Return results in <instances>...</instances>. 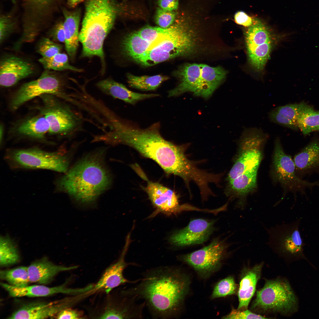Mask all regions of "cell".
<instances>
[{
	"instance_id": "obj_1",
	"label": "cell",
	"mask_w": 319,
	"mask_h": 319,
	"mask_svg": "<svg viewBox=\"0 0 319 319\" xmlns=\"http://www.w3.org/2000/svg\"><path fill=\"white\" fill-rule=\"evenodd\" d=\"M159 122L143 128L125 119L115 132L114 142L115 145L122 144L132 148L142 156L154 161L166 173L178 176L185 183L194 180L199 169L186 157L184 146L165 139L161 134Z\"/></svg>"
},
{
	"instance_id": "obj_2",
	"label": "cell",
	"mask_w": 319,
	"mask_h": 319,
	"mask_svg": "<svg viewBox=\"0 0 319 319\" xmlns=\"http://www.w3.org/2000/svg\"><path fill=\"white\" fill-rule=\"evenodd\" d=\"M139 283L120 290L124 295L144 300L152 317L167 319L180 310L189 290L190 281L177 268L170 266L149 270Z\"/></svg>"
},
{
	"instance_id": "obj_3",
	"label": "cell",
	"mask_w": 319,
	"mask_h": 319,
	"mask_svg": "<svg viewBox=\"0 0 319 319\" xmlns=\"http://www.w3.org/2000/svg\"><path fill=\"white\" fill-rule=\"evenodd\" d=\"M105 149H101L79 161L58 180L57 189L80 204H94L111 184V175L105 163Z\"/></svg>"
},
{
	"instance_id": "obj_4",
	"label": "cell",
	"mask_w": 319,
	"mask_h": 319,
	"mask_svg": "<svg viewBox=\"0 0 319 319\" xmlns=\"http://www.w3.org/2000/svg\"><path fill=\"white\" fill-rule=\"evenodd\" d=\"M79 41L82 52L92 56L104 55V40L113 28L121 9L114 0H86Z\"/></svg>"
},
{
	"instance_id": "obj_5",
	"label": "cell",
	"mask_w": 319,
	"mask_h": 319,
	"mask_svg": "<svg viewBox=\"0 0 319 319\" xmlns=\"http://www.w3.org/2000/svg\"><path fill=\"white\" fill-rule=\"evenodd\" d=\"M198 38L188 24L175 22L163 31L150 45L147 51L136 61L150 66L174 58L188 56L195 52Z\"/></svg>"
},
{
	"instance_id": "obj_6",
	"label": "cell",
	"mask_w": 319,
	"mask_h": 319,
	"mask_svg": "<svg viewBox=\"0 0 319 319\" xmlns=\"http://www.w3.org/2000/svg\"><path fill=\"white\" fill-rule=\"evenodd\" d=\"M176 74L180 82L176 87L168 91V97L189 91L196 95L207 98L224 80L227 72L219 66L188 64L181 67Z\"/></svg>"
},
{
	"instance_id": "obj_7",
	"label": "cell",
	"mask_w": 319,
	"mask_h": 319,
	"mask_svg": "<svg viewBox=\"0 0 319 319\" xmlns=\"http://www.w3.org/2000/svg\"><path fill=\"white\" fill-rule=\"evenodd\" d=\"M298 299L286 279L267 280L257 292L252 309L261 312L278 313L290 316L299 309Z\"/></svg>"
},
{
	"instance_id": "obj_8",
	"label": "cell",
	"mask_w": 319,
	"mask_h": 319,
	"mask_svg": "<svg viewBox=\"0 0 319 319\" xmlns=\"http://www.w3.org/2000/svg\"><path fill=\"white\" fill-rule=\"evenodd\" d=\"M5 158L14 169H43L65 173L69 170L70 163L66 154L36 148L9 150Z\"/></svg>"
},
{
	"instance_id": "obj_9",
	"label": "cell",
	"mask_w": 319,
	"mask_h": 319,
	"mask_svg": "<svg viewBox=\"0 0 319 319\" xmlns=\"http://www.w3.org/2000/svg\"><path fill=\"white\" fill-rule=\"evenodd\" d=\"M300 223L299 219L291 223L276 224L269 228L263 225L268 235L266 244L288 260L304 259L315 268L303 252L305 244L299 230Z\"/></svg>"
},
{
	"instance_id": "obj_10",
	"label": "cell",
	"mask_w": 319,
	"mask_h": 319,
	"mask_svg": "<svg viewBox=\"0 0 319 319\" xmlns=\"http://www.w3.org/2000/svg\"><path fill=\"white\" fill-rule=\"evenodd\" d=\"M55 96L45 94L40 96L44 106L41 114L48 122L49 133L71 135L82 130L84 117L75 109L57 100Z\"/></svg>"
},
{
	"instance_id": "obj_11",
	"label": "cell",
	"mask_w": 319,
	"mask_h": 319,
	"mask_svg": "<svg viewBox=\"0 0 319 319\" xmlns=\"http://www.w3.org/2000/svg\"><path fill=\"white\" fill-rule=\"evenodd\" d=\"M64 86L59 78L46 70L38 79L26 83L19 88L10 101V109L16 110L32 99L45 94L52 95L74 103V99L66 92Z\"/></svg>"
},
{
	"instance_id": "obj_12",
	"label": "cell",
	"mask_w": 319,
	"mask_h": 319,
	"mask_svg": "<svg viewBox=\"0 0 319 319\" xmlns=\"http://www.w3.org/2000/svg\"><path fill=\"white\" fill-rule=\"evenodd\" d=\"M267 137L266 134L257 128L243 130L239 144L241 152L228 174V182L245 172L258 168L262 158L260 149Z\"/></svg>"
},
{
	"instance_id": "obj_13",
	"label": "cell",
	"mask_w": 319,
	"mask_h": 319,
	"mask_svg": "<svg viewBox=\"0 0 319 319\" xmlns=\"http://www.w3.org/2000/svg\"><path fill=\"white\" fill-rule=\"evenodd\" d=\"M109 293L96 310L92 318L97 319H141L145 303L136 302L134 297L122 294Z\"/></svg>"
},
{
	"instance_id": "obj_14",
	"label": "cell",
	"mask_w": 319,
	"mask_h": 319,
	"mask_svg": "<svg viewBox=\"0 0 319 319\" xmlns=\"http://www.w3.org/2000/svg\"><path fill=\"white\" fill-rule=\"evenodd\" d=\"M274 171L277 178L281 183L293 192L305 194L307 188L319 186V183L310 182L302 180L295 173V166L291 157L284 152L278 138L275 142L273 160Z\"/></svg>"
},
{
	"instance_id": "obj_15",
	"label": "cell",
	"mask_w": 319,
	"mask_h": 319,
	"mask_svg": "<svg viewBox=\"0 0 319 319\" xmlns=\"http://www.w3.org/2000/svg\"><path fill=\"white\" fill-rule=\"evenodd\" d=\"M226 250L225 245L215 240L208 245L183 256L182 259L201 276L206 277L219 268Z\"/></svg>"
},
{
	"instance_id": "obj_16",
	"label": "cell",
	"mask_w": 319,
	"mask_h": 319,
	"mask_svg": "<svg viewBox=\"0 0 319 319\" xmlns=\"http://www.w3.org/2000/svg\"><path fill=\"white\" fill-rule=\"evenodd\" d=\"M140 175L147 181V184L144 190L156 209L152 215L153 217L159 213L170 215L188 209L194 208L187 205H180L178 196L172 190L159 183L149 180L144 174Z\"/></svg>"
},
{
	"instance_id": "obj_17",
	"label": "cell",
	"mask_w": 319,
	"mask_h": 319,
	"mask_svg": "<svg viewBox=\"0 0 319 319\" xmlns=\"http://www.w3.org/2000/svg\"><path fill=\"white\" fill-rule=\"evenodd\" d=\"M131 242L130 233L128 234L126 243L118 260L110 265L105 271L98 281L93 285L91 292L104 291L107 294L114 288L126 283L136 284L141 279L134 281L129 280L123 275L124 269L130 265H135L134 263L126 262L125 256Z\"/></svg>"
},
{
	"instance_id": "obj_18",
	"label": "cell",
	"mask_w": 319,
	"mask_h": 319,
	"mask_svg": "<svg viewBox=\"0 0 319 319\" xmlns=\"http://www.w3.org/2000/svg\"><path fill=\"white\" fill-rule=\"evenodd\" d=\"M214 223L213 221L201 219L193 220L186 227L172 235L170 241L178 246L202 243L212 233Z\"/></svg>"
},
{
	"instance_id": "obj_19",
	"label": "cell",
	"mask_w": 319,
	"mask_h": 319,
	"mask_svg": "<svg viewBox=\"0 0 319 319\" xmlns=\"http://www.w3.org/2000/svg\"><path fill=\"white\" fill-rule=\"evenodd\" d=\"M33 66L30 63L15 56L6 57L0 61V85L9 87L32 74Z\"/></svg>"
},
{
	"instance_id": "obj_20",
	"label": "cell",
	"mask_w": 319,
	"mask_h": 319,
	"mask_svg": "<svg viewBox=\"0 0 319 319\" xmlns=\"http://www.w3.org/2000/svg\"><path fill=\"white\" fill-rule=\"evenodd\" d=\"M66 299L49 302H33L25 305L14 312L8 318L45 319L55 316L63 309L68 307Z\"/></svg>"
},
{
	"instance_id": "obj_21",
	"label": "cell",
	"mask_w": 319,
	"mask_h": 319,
	"mask_svg": "<svg viewBox=\"0 0 319 319\" xmlns=\"http://www.w3.org/2000/svg\"><path fill=\"white\" fill-rule=\"evenodd\" d=\"M96 86L104 93L132 105L141 101L160 96L158 94L141 93L132 91L123 84L110 78L99 81Z\"/></svg>"
},
{
	"instance_id": "obj_22",
	"label": "cell",
	"mask_w": 319,
	"mask_h": 319,
	"mask_svg": "<svg viewBox=\"0 0 319 319\" xmlns=\"http://www.w3.org/2000/svg\"><path fill=\"white\" fill-rule=\"evenodd\" d=\"M0 284L10 296L14 297H43L59 293L71 294L82 292V289L75 290L69 288L64 284L52 287L43 285H34L21 287L3 282H1Z\"/></svg>"
},
{
	"instance_id": "obj_23",
	"label": "cell",
	"mask_w": 319,
	"mask_h": 319,
	"mask_svg": "<svg viewBox=\"0 0 319 319\" xmlns=\"http://www.w3.org/2000/svg\"><path fill=\"white\" fill-rule=\"evenodd\" d=\"M77 266L56 265L46 258L32 262L28 267L31 283L46 284L49 283L58 273L76 268Z\"/></svg>"
},
{
	"instance_id": "obj_24",
	"label": "cell",
	"mask_w": 319,
	"mask_h": 319,
	"mask_svg": "<svg viewBox=\"0 0 319 319\" xmlns=\"http://www.w3.org/2000/svg\"><path fill=\"white\" fill-rule=\"evenodd\" d=\"M258 168L245 172L228 182V193L231 196L239 198L237 206L241 210H244L245 208L247 195L256 186Z\"/></svg>"
},
{
	"instance_id": "obj_25",
	"label": "cell",
	"mask_w": 319,
	"mask_h": 319,
	"mask_svg": "<svg viewBox=\"0 0 319 319\" xmlns=\"http://www.w3.org/2000/svg\"><path fill=\"white\" fill-rule=\"evenodd\" d=\"M295 168L300 175H319V140L314 138L295 156Z\"/></svg>"
},
{
	"instance_id": "obj_26",
	"label": "cell",
	"mask_w": 319,
	"mask_h": 319,
	"mask_svg": "<svg viewBox=\"0 0 319 319\" xmlns=\"http://www.w3.org/2000/svg\"><path fill=\"white\" fill-rule=\"evenodd\" d=\"M262 265L261 263L256 265L244 272L238 291L239 304L237 309H247L255 293L257 283L260 277Z\"/></svg>"
},
{
	"instance_id": "obj_27",
	"label": "cell",
	"mask_w": 319,
	"mask_h": 319,
	"mask_svg": "<svg viewBox=\"0 0 319 319\" xmlns=\"http://www.w3.org/2000/svg\"><path fill=\"white\" fill-rule=\"evenodd\" d=\"M63 13L64 18L63 23L65 34V48L70 57L73 59L78 46L80 12L77 10L69 11L64 9Z\"/></svg>"
},
{
	"instance_id": "obj_28",
	"label": "cell",
	"mask_w": 319,
	"mask_h": 319,
	"mask_svg": "<svg viewBox=\"0 0 319 319\" xmlns=\"http://www.w3.org/2000/svg\"><path fill=\"white\" fill-rule=\"evenodd\" d=\"M302 102L277 107L271 111L268 116L272 122L294 130L298 129V116Z\"/></svg>"
},
{
	"instance_id": "obj_29",
	"label": "cell",
	"mask_w": 319,
	"mask_h": 319,
	"mask_svg": "<svg viewBox=\"0 0 319 319\" xmlns=\"http://www.w3.org/2000/svg\"><path fill=\"white\" fill-rule=\"evenodd\" d=\"M25 10L24 21L33 26L43 25L41 18L54 3L55 0H23Z\"/></svg>"
},
{
	"instance_id": "obj_30",
	"label": "cell",
	"mask_w": 319,
	"mask_h": 319,
	"mask_svg": "<svg viewBox=\"0 0 319 319\" xmlns=\"http://www.w3.org/2000/svg\"><path fill=\"white\" fill-rule=\"evenodd\" d=\"M121 45L123 54L136 61L147 51L150 44L142 39L136 31L126 35Z\"/></svg>"
},
{
	"instance_id": "obj_31",
	"label": "cell",
	"mask_w": 319,
	"mask_h": 319,
	"mask_svg": "<svg viewBox=\"0 0 319 319\" xmlns=\"http://www.w3.org/2000/svg\"><path fill=\"white\" fill-rule=\"evenodd\" d=\"M50 126L45 117L42 114L27 120L18 127L19 134L37 139H42L49 133Z\"/></svg>"
},
{
	"instance_id": "obj_32",
	"label": "cell",
	"mask_w": 319,
	"mask_h": 319,
	"mask_svg": "<svg viewBox=\"0 0 319 319\" xmlns=\"http://www.w3.org/2000/svg\"><path fill=\"white\" fill-rule=\"evenodd\" d=\"M297 125L303 135L319 131V111L303 102L298 116Z\"/></svg>"
},
{
	"instance_id": "obj_33",
	"label": "cell",
	"mask_w": 319,
	"mask_h": 319,
	"mask_svg": "<svg viewBox=\"0 0 319 319\" xmlns=\"http://www.w3.org/2000/svg\"><path fill=\"white\" fill-rule=\"evenodd\" d=\"M127 78L130 87L143 91L155 90L169 79L167 76L160 75L137 76L129 74L127 75Z\"/></svg>"
},
{
	"instance_id": "obj_34",
	"label": "cell",
	"mask_w": 319,
	"mask_h": 319,
	"mask_svg": "<svg viewBox=\"0 0 319 319\" xmlns=\"http://www.w3.org/2000/svg\"><path fill=\"white\" fill-rule=\"evenodd\" d=\"M247 50L271 40L270 33L265 25L258 22L253 24L246 32Z\"/></svg>"
},
{
	"instance_id": "obj_35",
	"label": "cell",
	"mask_w": 319,
	"mask_h": 319,
	"mask_svg": "<svg viewBox=\"0 0 319 319\" xmlns=\"http://www.w3.org/2000/svg\"><path fill=\"white\" fill-rule=\"evenodd\" d=\"M0 243V266L5 267L18 262L20 255L13 241L7 237H1Z\"/></svg>"
},
{
	"instance_id": "obj_36",
	"label": "cell",
	"mask_w": 319,
	"mask_h": 319,
	"mask_svg": "<svg viewBox=\"0 0 319 319\" xmlns=\"http://www.w3.org/2000/svg\"><path fill=\"white\" fill-rule=\"evenodd\" d=\"M0 279L6 281L10 285L19 287H23L30 283L28 267L21 266L11 269L2 270Z\"/></svg>"
},
{
	"instance_id": "obj_37",
	"label": "cell",
	"mask_w": 319,
	"mask_h": 319,
	"mask_svg": "<svg viewBox=\"0 0 319 319\" xmlns=\"http://www.w3.org/2000/svg\"><path fill=\"white\" fill-rule=\"evenodd\" d=\"M39 61L47 70H70L78 72L82 71V69L71 65L69 63L67 55L61 52L51 57H42L39 59Z\"/></svg>"
},
{
	"instance_id": "obj_38",
	"label": "cell",
	"mask_w": 319,
	"mask_h": 319,
	"mask_svg": "<svg viewBox=\"0 0 319 319\" xmlns=\"http://www.w3.org/2000/svg\"><path fill=\"white\" fill-rule=\"evenodd\" d=\"M272 47L271 40L247 50L250 63L255 69L262 70L268 59Z\"/></svg>"
},
{
	"instance_id": "obj_39",
	"label": "cell",
	"mask_w": 319,
	"mask_h": 319,
	"mask_svg": "<svg viewBox=\"0 0 319 319\" xmlns=\"http://www.w3.org/2000/svg\"><path fill=\"white\" fill-rule=\"evenodd\" d=\"M236 285L234 278L228 276L219 281L215 286L211 298L214 299L223 297L235 294Z\"/></svg>"
},
{
	"instance_id": "obj_40",
	"label": "cell",
	"mask_w": 319,
	"mask_h": 319,
	"mask_svg": "<svg viewBox=\"0 0 319 319\" xmlns=\"http://www.w3.org/2000/svg\"><path fill=\"white\" fill-rule=\"evenodd\" d=\"M62 46L49 38H42L37 47V52L43 57L49 58L61 52Z\"/></svg>"
},
{
	"instance_id": "obj_41",
	"label": "cell",
	"mask_w": 319,
	"mask_h": 319,
	"mask_svg": "<svg viewBox=\"0 0 319 319\" xmlns=\"http://www.w3.org/2000/svg\"><path fill=\"white\" fill-rule=\"evenodd\" d=\"M176 15L177 13L175 11H166L159 7L156 12L155 21L159 27L167 28L174 22Z\"/></svg>"
},
{
	"instance_id": "obj_42",
	"label": "cell",
	"mask_w": 319,
	"mask_h": 319,
	"mask_svg": "<svg viewBox=\"0 0 319 319\" xmlns=\"http://www.w3.org/2000/svg\"><path fill=\"white\" fill-rule=\"evenodd\" d=\"M14 23L11 17L3 15L0 19V43H2L12 33L13 30Z\"/></svg>"
},
{
	"instance_id": "obj_43",
	"label": "cell",
	"mask_w": 319,
	"mask_h": 319,
	"mask_svg": "<svg viewBox=\"0 0 319 319\" xmlns=\"http://www.w3.org/2000/svg\"><path fill=\"white\" fill-rule=\"evenodd\" d=\"M225 319H266L261 315L253 313L248 310L232 309L228 315L222 318Z\"/></svg>"
},
{
	"instance_id": "obj_44",
	"label": "cell",
	"mask_w": 319,
	"mask_h": 319,
	"mask_svg": "<svg viewBox=\"0 0 319 319\" xmlns=\"http://www.w3.org/2000/svg\"><path fill=\"white\" fill-rule=\"evenodd\" d=\"M55 317L57 319H78L84 318L83 312L68 307L61 310Z\"/></svg>"
},
{
	"instance_id": "obj_45",
	"label": "cell",
	"mask_w": 319,
	"mask_h": 319,
	"mask_svg": "<svg viewBox=\"0 0 319 319\" xmlns=\"http://www.w3.org/2000/svg\"><path fill=\"white\" fill-rule=\"evenodd\" d=\"M51 40L61 43H65V34L63 23L60 22L56 24L49 33Z\"/></svg>"
},
{
	"instance_id": "obj_46",
	"label": "cell",
	"mask_w": 319,
	"mask_h": 319,
	"mask_svg": "<svg viewBox=\"0 0 319 319\" xmlns=\"http://www.w3.org/2000/svg\"><path fill=\"white\" fill-rule=\"evenodd\" d=\"M234 19L237 24L246 27H250L253 24L252 18L242 11L236 13L234 16Z\"/></svg>"
},
{
	"instance_id": "obj_47",
	"label": "cell",
	"mask_w": 319,
	"mask_h": 319,
	"mask_svg": "<svg viewBox=\"0 0 319 319\" xmlns=\"http://www.w3.org/2000/svg\"><path fill=\"white\" fill-rule=\"evenodd\" d=\"M158 4L160 8L168 11H174L178 7V0H158Z\"/></svg>"
},
{
	"instance_id": "obj_48",
	"label": "cell",
	"mask_w": 319,
	"mask_h": 319,
	"mask_svg": "<svg viewBox=\"0 0 319 319\" xmlns=\"http://www.w3.org/2000/svg\"><path fill=\"white\" fill-rule=\"evenodd\" d=\"M86 0H67V4L71 8H74L81 3Z\"/></svg>"
},
{
	"instance_id": "obj_49",
	"label": "cell",
	"mask_w": 319,
	"mask_h": 319,
	"mask_svg": "<svg viewBox=\"0 0 319 319\" xmlns=\"http://www.w3.org/2000/svg\"><path fill=\"white\" fill-rule=\"evenodd\" d=\"M3 126H1V127H0V141H1V140L2 139V135H3Z\"/></svg>"
},
{
	"instance_id": "obj_50",
	"label": "cell",
	"mask_w": 319,
	"mask_h": 319,
	"mask_svg": "<svg viewBox=\"0 0 319 319\" xmlns=\"http://www.w3.org/2000/svg\"><path fill=\"white\" fill-rule=\"evenodd\" d=\"M219 175H220V180H221V176H222V175H220V174H219ZM212 194H213V193H212V194H211V195H212ZM207 197H208V196H207ZM207 197H205V198H203V197H202V198H203V199H206V198H207Z\"/></svg>"
},
{
	"instance_id": "obj_51",
	"label": "cell",
	"mask_w": 319,
	"mask_h": 319,
	"mask_svg": "<svg viewBox=\"0 0 319 319\" xmlns=\"http://www.w3.org/2000/svg\"><path fill=\"white\" fill-rule=\"evenodd\" d=\"M12 3H15V0H11Z\"/></svg>"
},
{
	"instance_id": "obj_52",
	"label": "cell",
	"mask_w": 319,
	"mask_h": 319,
	"mask_svg": "<svg viewBox=\"0 0 319 319\" xmlns=\"http://www.w3.org/2000/svg\"><path fill=\"white\" fill-rule=\"evenodd\" d=\"M127 0H123V1H126Z\"/></svg>"
}]
</instances>
